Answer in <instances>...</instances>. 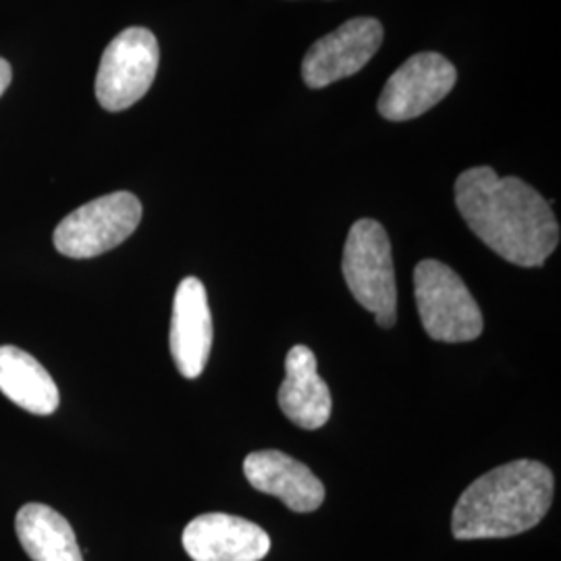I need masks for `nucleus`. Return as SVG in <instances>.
Segmentation results:
<instances>
[{"label": "nucleus", "instance_id": "nucleus-1", "mask_svg": "<svg viewBox=\"0 0 561 561\" xmlns=\"http://www.w3.org/2000/svg\"><path fill=\"white\" fill-rule=\"evenodd\" d=\"M456 204L470 231L503 261L541 266L558 243L560 225L551 204L518 178H500L491 167L463 171Z\"/></svg>", "mask_w": 561, "mask_h": 561}, {"label": "nucleus", "instance_id": "nucleus-2", "mask_svg": "<svg viewBox=\"0 0 561 561\" xmlns=\"http://www.w3.org/2000/svg\"><path fill=\"white\" fill-rule=\"evenodd\" d=\"M553 493L556 481L545 463L510 461L461 493L451 514V533L458 541L516 537L547 516Z\"/></svg>", "mask_w": 561, "mask_h": 561}, {"label": "nucleus", "instance_id": "nucleus-3", "mask_svg": "<svg viewBox=\"0 0 561 561\" xmlns=\"http://www.w3.org/2000/svg\"><path fill=\"white\" fill-rule=\"evenodd\" d=\"M341 271L352 296L375 314L382 329L398 321V280L391 256V241L381 222H354L343 248Z\"/></svg>", "mask_w": 561, "mask_h": 561}, {"label": "nucleus", "instance_id": "nucleus-4", "mask_svg": "<svg viewBox=\"0 0 561 561\" xmlns=\"http://www.w3.org/2000/svg\"><path fill=\"white\" fill-rule=\"evenodd\" d=\"M414 296L428 337L463 343L481 337V308L460 275L439 261H422L414 268Z\"/></svg>", "mask_w": 561, "mask_h": 561}, {"label": "nucleus", "instance_id": "nucleus-5", "mask_svg": "<svg viewBox=\"0 0 561 561\" xmlns=\"http://www.w3.org/2000/svg\"><path fill=\"white\" fill-rule=\"evenodd\" d=\"M140 221L141 202L131 192H115L67 215L53 241L67 259H94L134 236Z\"/></svg>", "mask_w": 561, "mask_h": 561}, {"label": "nucleus", "instance_id": "nucleus-6", "mask_svg": "<svg viewBox=\"0 0 561 561\" xmlns=\"http://www.w3.org/2000/svg\"><path fill=\"white\" fill-rule=\"evenodd\" d=\"M159 41L146 27H127L102 55L96 99L108 113H121L146 96L159 71Z\"/></svg>", "mask_w": 561, "mask_h": 561}, {"label": "nucleus", "instance_id": "nucleus-7", "mask_svg": "<svg viewBox=\"0 0 561 561\" xmlns=\"http://www.w3.org/2000/svg\"><path fill=\"white\" fill-rule=\"evenodd\" d=\"M382 23L373 18L345 21L335 32L314 42L301 60L308 88L321 90L362 71L381 48Z\"/></svg>", "mask_w": 561, "mask_h": 561}, {"label": "nucleus", "instance_id": "nucleus-8", "mask_svg": "<svg viewBox=\"0 0 561 561\" xmlns=\"http://www.w3.org/2000/svg\"><path fill=\"white\" fill-rule=\"evenodd\" d=\"M458 81L456 67L439 53H419L387 80L379 113L387 121L416 119L437 106Z\"/></svg>", "mask_w": 561, "mask_h": 561}, {"label": "nucleus", "instance_id": "nucleus-9", "mask_svg": "<svg viewBox=\"0 0 561 561\" xmlns=\"http://www.w3.org/2000/svg\"><path fill=\"white\" fill-rule=\"evenodd\" d=\"M181 542L194 561H261L271 551V537L259 524L219 512L190 522Z\"/></svg>", "mask_w": 561, "mask_h": 561}, {"label": "nucleus", "instance_id": "nucleus-10", "mask_svg": "<svg viewBox=\"0 0 561 561\" xmlns=\"http://www.w3.org/2000/svg\"><path fill=\"white\" fill-rule=\"evenodd\" d=\"M169 347L181 375L198 379L213 347V314L206 289L196 277H185L175 291Z\"/></svg>", "mask_w": 561, "mask_h": 561}, {"label": "nucleus", "instance_id": "nucleus-11", "mask_svg": "<svg viewBox=\"0 0 561 561\" xmlns=\"http://www.w3.org/2000/svg\"><path fill=\"white\" fill-rule=\"evenodd\" d=\"M243 474L256 491L277 497L291 512L308 514L324 502L321 479L306 463L277 449L250 454L243 460Z\"/></svg>", "mask_w": 561, "mask_h": 561}, {"label": "nucleus", "instance_id": "nucleus-12", "mask_svg": "<svg viewBox=\"0 0 561 561\" xmlns=\"http://www.w3.org/2000/svg\"><path fill=\"white\" fill-rule=\"evenodd\" d=\"M279 405L280 412L304 431H317L331 419V391L319 375L314 352L306 345H294L287 352Z\"/></svg>", "mask_w": 561, "mask_h": 561}, {"label": "nucleus", "instance_id": "nucleus-13", "mask_svg": "<svg viewBox=\"0 0 561 561\" xmlns=\"http://www.w3.org/2000/svg\"><path fill=\"white\" fill-rule=\"evenodd\" d=\"M0 393L36 416H50L59 408V389L48 370L15 345H0Z\"/></svg>", "mask_w": 561, "mask_h": 561}, {"label": "nucleus", "instance_id": "nucleus-14", "mask_svg": "<svg viewBox=\"0 0 561 561\" xmlns=\"http://www.w3.org/2000/svg\"><path fill=\"white\" fill-rule=\"evenodd\" d=\"M15 530L32 561H83L71 524L44 503L23 505L15 516Z\"/></svg>", "mask_w": 561, "mask_h": 561}, {"label": "nucleus", "instance_id": "nucleus-15", "mask_svg": "<svg viewBox=\"0 0 561 561\" xmlns=\"http://www.w3.org/2000/svg\"><path fill=\"white\" fill-rule=\"evenodd\" d=\"M13 80V71L9 60L0 59V96L4 94V90L9 88V83Z\"/></svg>", "mask_w": 561, "mask_h": 561}]
</instances>
